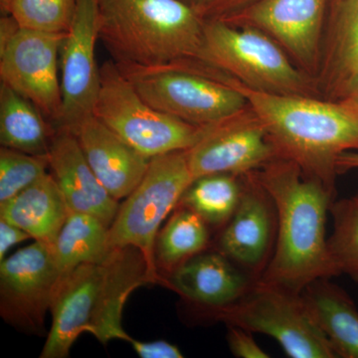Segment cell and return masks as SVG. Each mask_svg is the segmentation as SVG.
Instances as JSON below:
<instances>
[{
  "instance_id": "d6986e66",
  "label": "cell",
  "mask_w": 358,
  "mask_h": 358,
  "mask_svg": "<svg viewBox=\"0 0 358 358\" xmlns=\"http://www.w3.org/2000/svg\"><path fill=\"white\" fill-rule=\"evenodd\" d=\"M257 281L220 251H204L167 277L171 288L206 308H222L241 299Z\"/></svg>"
},
{
  "instance_id": "277c9868",
  "label": "cell",
  "mask_w": 358,
  "mask_h": 358,
  "mask_svg": "<svg viewBox=\"0 0 358 358\" xmlns=\"http://www.w3.org/2000/svg\"><path fill=\"white\" fill-rule=\"evenodd\" d=\"M117 67L155 109L194 126H213L249 106L228 75L201 60Z\"/></svg>"
},
{
  "instance_id": "ffe728a7",
  "label": "cell",
  "mask_w": 358,
  "mask_h": 358,
  "mask_svg": "<svg viewBox=\"0 0 358 358\" xmlns=\"http://www.w3.org/2000/svg\"><path fill=\"white\" fill-rule=\"evenodd\" d=\"M358 74V0H336L317 75L322 98L338 101Z\"/></svg>"
},
{
  "instance_id": "cb8c5ba5",
  "label": "cell",
  "mask_w": 358,
  "mask_h": 358,
  "mask_svg": "<svg viewBox=\"0 0 358 358\" xmlns=\"http://www.w3.org/2000/svg\"><path fill=\"white\" fill-rule=\"evenodd\" d=\"M110 251L105 223L90 214L69 212L54 245L59 282L79 266L105 262Z\"/></svg>"
},
{
  "instance_id": "4316f807",
  "label": "cell",
  "mask_w": 358,
  "mask_h": 358,
  "mask_svg": "<svg viewBox=\"0 0 358 358\" xmlns=\"http://www.w3.org/2000/svg\"><path fill=\"white\" fill-rule=\"evenodd\" d=\"M334 231L327 239L329 253L339 274L358 282V193L331 204Z\"/></svg>"
},
{
  "instance_id": "83f0119b",
  "label": "cell",
  "mask_w": 358,
  "mask_h": 358,
  "mask_svg": "<svg viewBox=\"0 0 358 358\" xmlns=\"http://www.w3.org/2000/svg\"><path fill=\"white\" fill-rule=\"evenodd\" d=\"M76 6L77 0H13L9 14L20 27L66 34Z\"/></svg>"
},
{
  "instance_id": "836d02e7",
  "label": "cell",
  "mask_w": 358,
  "mask_h": 358,
  "mask_svg": "<svg viewBox=\"0 0 358 358\" xmlns=\"http://www.w3.org/2000/svg\"><path fill=\"white\" fill-rule=\"evenodd\" d=\"M336 169L338 174L352 171V169H358V152H350L341 155L336 162Z\"/></svg>"
},
{
  "instance_id": "4dcf8cb0",
  "label": "cell",
  "mask_w": 358,
  "mask_h": 358,
  "mask_svg": "<svg viewBox=\"0 0 358 358\" xmlns=\"http://www.w3.org/2000/svg\"><path fill=\"white\" fill-rule=\"evenodd\" d=\"M228 345L233 355L239 358H268L270 355L262 350L252 336V333L235 326H227Z\"/></svg>"
},
{
  "instance_id": "2e32d148",
  "label": "cell",
  "mask_w": 358,
  "mask_h": 358,
  "mask_svg": "<svg viewBox=\"0 0 358 358\" xmlns=\"http://www.w3.org/2000/svg\"><path fill=\"white\" fill-rule=\"evenodd\" d=\"M103 274V263L85 264L59 282L52 301V324L41 358H66L83 333H88Z\"/></svg>"
},
{
  "instance_id": "f546056e",
  "label": "cell",
  "mask_w": 358,
  "mask_h": 358,
  "mask_svg": "<svg viewBox=\"0 0 358 358\" xmlns=\"http://www.w3.org/2000/svg\"><path fill=\"white\" fill-rule=\"evenodd\" d=\"M192 7L201 20L227 21L257 0H181Z\"/></svg>"
},
{
  "instance_id": "6da1fadb",
  "label": "cell",
  "mask_w": 358,
  "mask_h": 358,
  "mask_svg": "<svg viewBox=\"0 0 358 358\" xmlns=\"http://www.w3.org/2000/svg\"><path fill=\"white\" fill-rule=\"evenodd\" d=\"M254 174L277 213L274 250L258 280L300 294L315 280L341 275L326 232L336 192L287 159L272 160Z\"/></svg>"
},
{
  "instance_id": "9a60e30c",
  "label": "cell",
  "mask_w": 358,
  "mask_h": 358,
  "mask_svg": "<svg viewBox=\"0 0 358 358\" xmlns=\"http://www.w3.org/2000/svg\"><path fill=\"white\" fill-rule=\"evenodd\" d=\"M48 160L49 169L69 212L90 214L110 227L119 210V200L96 178L75 134L65 129H55Z\"/></svg>"
},
{
  "instance_id": "d590c367",
  "label": "cell",
  "mask_w": 358,
  "mask_h": 358,
  "mask_svg": "<svg viewBox=\"0 0 358 358\" xmlns=\"http://www.w3.org/2000/svg\"><path fill=\"white\" fill-rule=\"evenodd\" d=\"M11 1L13 0H0V10H1L2 15L9 14Z\"/></svg>"
},
{
  "instance_id": "d4e9b609",
  "label": "cell",
  "mask_w": 358,
  "mask_h": 358,
  "mask_svg": "<svg viewBox=\"0 0 358 358\" xmlns=\"http://www.w3.org/2000/svg\"><path fill=\"white\" fill-rule=\"evenodd\" d=\"M209 239V226L203 219L178 205L155 239V261L157 271L171 274L186 261L206 251Z\"/></svg>"
},
{
  "instance_id": "e0dca14e",
  "label": "cell",
  "mask_w": 358,
  "mask_h": 358,
  "mask_svg": "<svg viewBox=\"0 0 358 358\" xmlns=\"http://www.w3.org/2000/svg\"><path fill=\"white\" fill-rule=\"evenodd\" d=\"M96 178L117 200L126 199L147 173L150 159L93 115L73 131Z\"/></svg>"
},
{
  "instance_id": "d6a6232c",
  "label": "cell",
  "mask_w": 358,
  "mask_h": 358,
  "mask_svg": "<svg viewBox=\"0 0 358 358\" xmlns=\"http://www.w3.org/2000/svg\"><path fill=\"white\" fill-rule=\"evenodd\" d=\"M32 237L17 226L0 218V262L6 258L9 250Z\"/></svg>"
},
{
  "instance_id": "ba28073f",
  "label": "cell",
  "mask_w": 358,
  "mask_h": 358,
  "mask_svg": "<svg viewBox=\"0 0 358 358\" xmlns=\"http://www.w3.org/2000/svg\"><path fill=\"white\" fill-rule=\"evenodd\" d=\"M206 315L227 326L263 334L292 358H336L331 343L310 319L301 294L257 280L241 299Z\"/></svg>"
},
{
  "instance_id": "44dd1931",
  "label": "cell",
  "mask_w": 358,
  "mask_h": 358,
  "mask_svg": "<svg viewBox=\"0 0 358 358\" xmlns=\"http://www.w3.org/2000/svg\"><path fill=\"white\" fill-rule=\"evenodd\" d=\"M315 280L301 292L310 319L331 343L336 357L358 358V310L345 289L331 281Z\"/></svg>"
},
{
  "instance_id": "1f68e13d",
  "label": "cell",
  "mask_w": 358,
  "mask_h": 358,
  "mask_svg": "<svg viewBox=\"0 0 358 358\" xmlns=\"http://www.w3.org/2000/svg\"><path fill=\"white\" fill-rule=\"evenodd\" d=\"M127 343H131L134 352L141 358H182V352L178 346L166 341H140L128 336Z\"/></svg>"
},
{
  "instance_id": "30bf717a",
  "label": "cell",
  "mask_w": 358,
  "mask_h": 358,
  "mask_svg": "<svg viewBox=\"0 0 358 358\" xmlns=\"http://www.w3.org/2000/svg\"><path fill=\"white\" fill-rule=\"evenodd\" d=\"M65 35L20 27L0 46L1 83L34 103L54 126L62 110L60 53Z\"/></svg>"
},
{
  "instance_id": "5b68a950",
  "label": "cell",
  "mask_w": 358,
  "mask_h": 358,
  "mask_svg": "<svg viewBox=\"0 0 358 358\" xmlns=\"http://www.w3.org/2000/svg\"><path fill=\"white\" fill-rule=\"evenodd\" d=\"M201 60L254 91L320 96L315 78L300 69L277 42L257 28L205 21Z\"/></svg>"
},
{
  "instance_id": "e575fe53",
  "label": "cell",
  "mask_w": 358,
  "mask_h": 358,
  "mask_svg": "<svg viewBox=\"0 0 358 358\" xmlns=\"http://www.w3.org/2000/svg\"><path fill=\"white\" fill-rule=\"evenodd\" d=\"M338 101L348 103L358 112V74L353 78L343 96Z\"/></svg>"
},
{
  "instance_id": "603a6c76",
  "label": "cell",
  "mask_w": 358,
  "mask_h": 358,
  "mask_svg": "<svg viewBox=\"0 0 358 358\" xmlns=\"http://www.w3.org/2000/svg\"><path fill=\"white\" fill-rule=\"evenodd\" d=\"M25 96L0 84V143L26 154L48 155L55 129Z\"/></svg>"
},
{
  "instance_id": "484cf974",
  "label": "cell",
  "mask_w": 358,
  "mask_h": 358,
  "mask_svg": "<svg viewBox=\"0 0 358 358\" xmlns=\"http://www.w3.org/2000/svg\"><path fill=\"white\" fill-rule=\"evenodd\" d=\"M244 189V176L208 174L193 179L179 201L209 227L223 228L234 215Z\"/></svg>"
},
{
  "instance_id": "7402d4cb",
  "label": "cell",
  "mask_w": 358,
  "mask_h": 358,
  "mask_svg": "<svg viewBox=\"0 0 358 358\" xmlns=\"http://www.w3.org/2000/svg\"><path fill=\"white\" fill-rule=\"evenodd\" d=\"M68 215L64 196L51 173L0 203V218L24 230L35 241L53 247Z\"/></svg>"
},
{
  "instance_id": "f1b7e54d",
  "label": "cell",
  "mask_w": 358,
  "mask_h": 358,
  "mask_svg": "<svg viewBox=\"0 0 358 358\" xmlns=\"http://www.w3.org/2000/svg\"><path fill=\"white\" fill-rule=\"evenodd\" d=\"M48 155L0 148V203L13 199L48 173Z\"/></svg>"
},
{
  "instance_id": "5bb4252c",
  "label": "cell",
  "mask_w": 358,
  "mask_h": 358,
  "mask_svg": "<svg viewBox=\"0 0 358 358\" xmlns=\"http://www.w3.org/2000/svg\"><path fill=\"white\" fill-rule=\"evenodd\" d=\"M275 232L274 202L254 171L245 174L243 194L234 215L222 228L218 251L258 280L270 261Z\"/></svg>"
},
{
  "instance_id": "52a82bcc",
  "label": "cell",
  "mask_w": 358,
  "mask_h": 358,
  "mask_svg": "<svg viewBox=\"0 0 358 358\" xmlns=\"http://www.w3.org/2000/svg\"><path fill=\"white\" fill-rule=\"evenodd\" d=\"M192 181L186 150L152 157L147 173L120 204L109 227L110 250L124 247L141 250L154 282L162 280L155 266V239L162 223L178 207Z\"/></svg>"
},
{
  "instance_id": "7a4b0ae2",
  "label": "cell",
  "mask_w": 358,
  "mask_h": 358,
  "mask_svg": "<svg viewBox=\"0 0 358 358\" xmlns=\"http://www.w3.org/2000/svg\"><path fill=\"white\" fill-rule=\"evenodd\" d=\"M231 81L263 122L278 159L336 192L338 157L358 152L357 110L341 101L262 93Z\"/></svg>"
},
{
  "instance_id": "8fae6325",
  "label": "cell",
  "mask_w": 358,
  "mask_h": 358,
  "mask_svg": "<svg viewBox=\"0 0 358 358\" xmlns=\"http://www.w3.org/2000/svg\"><path fill=\"white\" fill-rule=\"evenodd\" d=\"M98 41V0H77L74 18L61 47L62 110L55 129L73 133L94 115L100 89Z\"/></svg>"
},
{
  "instance_id": "8992f818",
  "label": "cell",
  "mask_w": 358,
  "mask_h": 358,
  "mask_svg": "<svg viewBox=\"0 0 358 358\" xmlns=\"http://www.w3.org/2000/svg\"><path fill=\"white\" fill-rule=\"evenodd\" d=\"M94 115L148 159L190 150L208 128L155 109L141 98L112 59L100 67V89Z\"/></svg>"
},
{
  "instance_id": "9c48e42d",
  "label": "cell",
  "mask_w": 358,
  "mask_h": 358,
  "mask_svg": "<svg viewBox=\"0 0 358 358\" xmlns=\"http://www.w3.org/2000/svg\"><path fill=\"white\" fill-rule=\"evenodd\" d=\"M54 247L35 241L0 262V315L21 333L43 336L57 289Z\"/></svg>"
},
{
  "instance_id": "4fadbf2b",
  "label": "cell",
  "mask_w": 358,
  "mask_h": 358,
  "mask_svg": "<svg viewBox=\"0 0 358 358\" xmlns=\"http://www.w3.org/2000/svg\"><path fill=\"white\" fill-rule=\"evenodd\" d=\"M186 154L193 179L218 173L245 176L278 159L263 122L250 105L208 127Z\"/></svg>"
},
{
  "instance_id": "7c38bea8",
  "label": "cell",
  "mask_w": 358,
  "mask_h": 358,
  "mask_svg": "<svg viewBox=\"0 0 358 358\" xmlns=\"http://www.w3.org/2000/svg\"><path fill=\"white\" fill-rule=\"evenodd\" d=\"M329 0H257L225 22L257 28L317 80Z\"/></svg>"
},
{
  "instance_id": "ac0fdd59",
  "label": "cell",
  "mask_w": 358,
  "mask_h": 358,
  "mask_svg": "<svg viewBox=\"0 0 358 358\" xmlns=\"http://www.w3.org/2000/svg\"><path fill=\"white\" fill-rule=\"evenodd\" d=\"M154 282L147 260L134 247L113 249L103 262V274L88 333L103 345L113 339L127 341L122 326V310L129 294L138 287Z\"/></svg>"
},
{
  "instance_id": "3957f363",
  "label": "cell",
  "mask_w": 358,
  "mask_h": 358,
  "mask_svg": "<svg viewBox=\"0 0 358 358\" xmlns=\"http://www.w3.org/2000/svg\"><path fill=\"white\" fill-rule=\"evenodd\" d=\"M204 22L181 0H98L99 40L117 65L201 60Z\"/></svg>"
}]
</instances>
